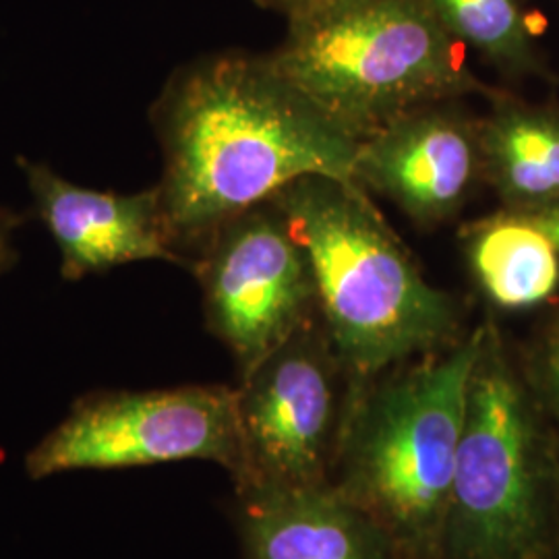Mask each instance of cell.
Wrapping results in <instances>:
<instances>
[{"instance_id": "6da1fadb", "label": "cell", "mask_w": 559, "mask_h": 559, "mask_svg": "<svg viewBox=\"0 0 559 559\" xmlns=\"http://www.w3.org/2000/svg\"><path fill=\"white\" fill-rule=\"evenodd\" d=\"M150 119L164 164L162 216L187 267L182 249L200 253L224 222L290 182H355L360 141L284 80L270 55L228 50L180 67Z\"/></svg>"}, {"instance_id": "7a4b0ae2", "label": "cell", "mask_w": 559, "mask_h": 559, "mask_svg": "<svg viewBox=\"0 0 559 559\" xmlns=\"http://www.w3.org/2000/svg\"><path fill=\"white\" fill-rule=\"evenodd\" d=\"M270 201L311 261L321 321L353 380L464 336L459 300L425 280L359 185L313 175Z\"/></svg>"}, {"instance_id": "3957f363", "label": "cell", "mask_w": 559, "mask_h": 559, "mask_svg": "<svg viewBox=\"0 0 559 559\" xmlns=\"http://www.w3.org/2000/svg\"><path fill=\"white\" fill-rule=\"evenodd\" d=\"M480 325L452 346L353 381L330 485L394 559H443L464 402Z\"/></svg>"}, {"instance_id": "277c9868", "label": "cell", "mask_w": 559, "mask_h": 559, "mask_svg": "<svg viewBox=\"0 0 559 559\" xmlns=\"http://www.w3.org/2000/svg\"><path fill=\"white\" fill-rule=\"evenodd\" d=\"M558 556V425L487 320L466 385L443 559Z\"/></svg>"}, {"instance_id": "5b68a950", "label": "cell", "mask_w": 559, "mask_h": 559, "mask_svg": "<svg viewBox=\"0 0 559 559\" xmlns=\"http://www.w3.org/2000/svg\"><path fill=\"white\" fill-rule=\"evenodd\" d=\"M270 60L325 119L357 141L433 102L493 96L429 0H338L288 21Z\"/></svg>"}, {"instance_id": "8992f818", "label": "cell", "mask_w": 559, "mask_h": 559, "mask_svg": "<svg viewBox=\"0 0 559 559\" xmlns=\"http://www.w3.org/2000/svg\"><path fill=\"white\" fill-rule=\"evenodd\" d=\"M353 381L320 316L242 376L235 489L330 485Z\"/></svg>"}, {"instance_id": "52a82bcc", "label": "cell", "mask_w": 559, "mask_h": 559, "mask_svg": "<svg viewBox=\"0 0 559 559\" xmlns=\"http://www.w3.org/2000/svg\"><path fill=\"white\" fill-rule=\"evenodd\" d=\"M180 460H210L230 477L239 473L237 388L92 392L27 454L25 471L32 479H44L69 471Z\"/></svg>"}, {"instance_id": "ba28073f", "label": "cell", "mask_w": 559, "mask_h": 559, "mask_svg": "<svg viewBox=\"0 0 559 559\" xmlns=\"http://www.w3.org/2000/svg\"><path fill=\"white\" fill-rule=\"evenodd\" d=\"M191 270L240 378L320 316L311 261L272 201L224 222Z\"/></svg>"}, {"instance_id": "9c48e42d", "label": "cell", "mask_w": 559, "mask_h": 559, "mask_svg": "<svg viewBox=\"0 0 559 559\" xmlns=\"http://www.w3.org/2000/svg\"><path fill=\"white\" fill-rule=\"evenodd\" d=\"M353 177L420 228H436L459 216L483 180L479 119L460 100L419 106L360 141Z\"/></svg>"}, {"instance_id": "30bf717a", "label": "cell", "mask_w": 559, "mask_h": 559, "mask_svg": "<svg viewBox=\"0 0 559 559\" xmlns=\"http://www.w3.org/2000/svg\"><path fill=\"white\" fill-rule=\"evenodd\" d=\"M34 195L36 216L60 251V274L81 280L133 261L187 265L173 249L158 189L133 195L78 187L36 162L20 160Z\"/></svg>"}, {"instance_id": "8fae6325", "label": "cell", "mask_w": 559, "mask_h": 559, "mask_svg": "<svg viewBox=\"0 0 559 559\" xmlns=\"http://www.w3.org/2000/svg\"><path fill=\"white\" fill-rule=\"evenodd\" d=\"M245 559H394L390 543L332 485L237 489Z\"/></svg>"}, {"instance_id": "7c38bea8", "label": "cell", "mask_w": 559, "mask_h": 559, "mask_svg": "<svg viewBox=\"0 0 559 559\" xmlns=\"http://www.w3.org/2000/svg\"><path fill=\"white\" fill-rule=\"evenodd\" d=\"M479 119L483 180L503 210L535 214L559 203V108L496 90Z\"/></svg>"}, {"instance_id": "4fadbf2b", "label": "cell", "mask_w": 559, "mask_h": 559, "mask_svg": "<svg viewBox=\"0 0 559 559\" xmlns=\"http://www.w3.org/2000/svg\"><path fill=\"white\" fill-rule=\"evenodd\" d=\"M460 239L483 295L498 309H535L556 297L558 247L528 214L501 207L464 226Z\"/></svg>"}, {"instance_id": "5bb4252c", "label": "cell", "mask_w": 559, "mask_h": 559, "mask_svg": "<svg viewBox=\"0 0 559 559\" xmlns=\"http://www.w3.org/2000/svg\"><path fill=\"white\" fill-rule=\"evenodd\" d=\"M452 38L477 50L506 75H547L519 0H429Z\"/></svg>"}, {"instance_id": "9a60e30c", "label": "cell", "mask_w": 559, "mask_h": 559, "mask_svg": "<svg viewBox=\"0 0 559 559\" xmlns=\"http://www.w3.org/2000/svg\"><path fill=\"white\" fill-rule=\"evenodd\" d=\"M522 369L559 429V305L543 325Z\"/></svg>"}, {"instance_id": "2e32d148", "label": "cell", "mask_w": 559, "mask_h": 559, "mask_svg": "<svg viewBox=\"0 0 559 559\" xmlns=\"http://www.w3.org/2000/svg\"><path fill=\"white\" fill-rule=\"evenodd\" d=\"M261 9L276 11L288 21L300 20L307 15H313L321 9L338 2V0H255Z\"/></svg>"}, {"instance_id": "e0dca14e", "label": "cell", "mask_w": 559, "mask_h": 559, "mask_svg": "<svg viewBox=\"0 0 559 559\" xmlns=\"http://www.w3.org/2000/svg\"><path fill=\"white\" fill-rule=\"evenodd\" d=\"M20 224L21 218L17 214L0 207V274L7 272L17 260V251L13 247V233Z\"/></svg>"}, {"instance_id": "ac0fdd59", "label": "cell", "mask_w": 559, "mask_h": 559, "mask_svg": "<svg viewBox=\"0 0 559 559\" xmlns=\"http://www.w3.org/2000/svg\"><path fill=\"white\" fill-rule=\"evenodd\" d=\"M528 216L539 224L540 228L547 233L549 239L556 242L559 251V203L549 205V207L535 212V214H528Z\"/></svg>"}]
</instances>
